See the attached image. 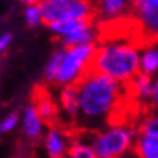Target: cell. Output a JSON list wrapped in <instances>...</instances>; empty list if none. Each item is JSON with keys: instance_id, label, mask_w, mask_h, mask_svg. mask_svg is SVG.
Instances as JSON below:
<instances>
[{"instance_id": "cell-20", "label": "cell", "mask_w": 158, "mask_h": 158, "mask_svg": "<svg viewBox=\"0 0 158 158\" xmlns=\"http://www.w3.org/2000/svg\"><path fill=\"white\" fill-rule=\"evenodd\" d=\"M141 132L151 135H158V109H155L152 115H149L141 125Z\"/></svg>"}, {"instance_id": "cell-4", "label": "cell", "mask_w": 158, "mask_h": 158, "mask_svg": "<svg viewBox=\"0 0 158 158\" xmlns=\"http://www.w3.org/2000/svg\"><path fill=\"white\" fill-rule=\"evenodd\" d=\"M96 45L97 44H80V45L65 47V52L55 78V84L60 87L76 84L89 70H91Z\"/></svg>"}, {"instance_id": "cell-17", "label": "cell", "mask_w": 158, "mask_h": 158, "mask_svg": "<svg viewBox=\"0 0 158 158\" xmlns=\"http://www.w3.org/2000/svg\"><path fill=\"white\" fill-rule=\"evenodd\" d=\"M68 157L71 158H96L94 149L91 147L90 138L89 139H74L68 148Z\"/></svg>"}, {"instance_id": "cell-23", "label": "cell", "mask_w": 158, "mask_h": 158, "mask_svg": "<svg viewBox=\"0 0 158 158\" xmlns=\"http://www.w3.org/2000/svg\"><path fill=\"white\" fill-rule=\"evenodd\" d=\"M23 5H41L44 0H20Z\"/></svg>"}, {"instance_id": "cell-5", "label": "cell", "mask_w": 158, "mask_h": 158, "mask_svg": "<svg viewBox=\"0 0 158 158\" xmlns=\"http://www.w3.org/2000/svg\"><path fill=\"white\" fill-rule=\"evenodd\" d=\"M49 32L61 42L62 47L80 44H97L100 31L93 19H70L47 25Z\"/></svg>"}, {"instance_id": "cell-2", "label": "cell", "mask_w": 158, "mask_h": 158, "mask_svg": "<svg viewBox=\"0 0 158 158\" xmlns=\"http://www.w3.org/2000/svg\"><path fill=\"white\" fill-rule=\"evenodd\" d=\"M139 51L126 39H106L96 45L91 68L128 84L139 73Z\"/></svg>"}, {"instance_id": "cell-19", "label": "cell", "mask_w": 158, "mask_h": 158, "mask_svg": "<svg viewBox=\"0 0 158 158\" xmlns=\"http://www.w3.org/2000/svg\"><path fill=\"white\" fill-rule=\"evenodd\" d=\"M20 123V115L16 112H12L9 115H6L3 119L0 120V136L7 135L13 132Z\"/></svg>"}, {"instance_id": "cell-21", "label": "cell", "mask_w": 158, "mask_h": 158, "mask_svg": "<svg viewBox=\"0 0 158 158\" xmlns=\"http://www.w3.org/2000/svg\"><path fill=\"white\" fill-rule=\"evenodd\" d=\"M13 41V35L10 32H5L0 35V54H3L5 51H7V48L10 47V44Z\"/></svg>"}, {"instance_id": "cell-3", "label": "cell", "mask_w": 158, "mask_h": 158, "mask_svg": "<svg viewBox=\"0 0 158 158\" xmlns=\"http://www.w3.org/2000/svg\"><path fill=\"white\" fill-rule=\"evenodd\" d=\"M136 131L123 123L106 126L90 135L96 158H120L134 149Z\"/></svg>"}, {"instance_id": "cell-11", "label": "cell", "mask_w": 158, "mask_h": 158, "mask_svg": "<svg viewBox=\"0 0 158 158\" xmlns=\"http://www.w3.org/2000/svg\"><path fill=\"white\" fill-rule=\"evenodd\" d=\"M60 110L67 120H77L78 118V105H77V90L76 84L62 86L58 96Z\"/></svg>"}, {"instance_id": "cell-18", "label": "cell", "mask_w": 158, "mask_h": 158, "mask_svg": "<svg viewBox=\"0 0 158 158\" xmlns=\"http://www.w3.org/2000/svg\"><path fill=\"white\" fill-rule=\"evenodd\" d=\"M23 19H25V23L28 25L29 28H38L39 25H42L44 19H42L41 6L39 5H25Z\"/></svg>"}, {"instance_id": "cell-8", "label": "cell", "mask_w": 158, "mask_h": 158, "mask_svg": "<svg viewBox=\"0 0 158 158\" xmlns=\"http://www.w3.org/2000/svg\"><path fill=\"white\" fill-rule=\"evenodd\" d=\"M44 139V151L49 158H62L68 154V148L71 139L65 131L58 128L57 125L49 126L42 136Z\"/></svg>"}, {"instance_id": "cell-13", "label": "cell", "mask_w": 158, "mask_h": 158, "mask_svg": "<svg viewBox=\"0 0 158 158\" xmlns=\"http://www.w3.org/2000/svg\"><path fill=\"white\" fill-rule=\"evenodd\" d=\"M132 151L139 158H158V135L139 132Z\"/></svg>"}, {"instance_id": "cell-1", "label": "cell", "mask_w": 158, "mask_h": 158, "mask_svg": "<svg viewBox=\"0 0 158 158\" xmlns=\"http://www.w3.org/2000/svg\"><path fill=\"white\" fill-rule=\"evenodd\" d=\"M78 118L87 126H100L119 107L125 96L126 84L103 74L97 70H89L76 83Z\"/></svg>"}, {"instance_id": "cell-12", "label": "cell", "mask_w": 158, "mask_h": 158, "mask_svg": "<svg viewBox=\"0 0 158 158\" xmlns=\"http://www.w3.org/2000/svg\"><path fill=\"white\" fill-rule=\"evenodd\" d=\"M126 86H128V89H129L131 93H132V96H134L136 100L149 102L151 100V96H152L154 77L139 71Z\"/></svg>"}, {"instance_id": "cell-7", "label": "cell", "mask_w": 158, "mask_h": 158, "mask_svg": "<svg viewBox=\"0 0 158 158\" xmlns=\"http://www.w3.org/2000/svg\"><path fill=\"white\" fill-rule=\"evenodd\" d=\"M132 12L145 34L158 38V0H132Z\"/></svg>"}, {"instance_id": "cell-16", "label": "cell", "mask_w": 158, "mask_h": 158, "mask_svg": "<svg viewBox=\"0 0 158 158\" xmlns=\"http://www.w3.org/2000/svg\"><path fill=\"white\" fill-rule=\"evenodd\" d=\"M35 106H36L38 113L41 115V118H42L47 123H52L54 120L58 118L60 106H58V103H55L52 99H49L48 96L39 97L38 100H36V103H35Z\"/></svg>"}, {"instance_id": "cell-15", "label": "cell", "mask_w": 158, "mask_h": 158, "mask_svg": "<svg viewBox=\"0 0 158 158\" xmlns=\"http://www.w3.org/2000/svg\"><path fill=\"white\" fill-rule=\"evenodd\" d=\"M64 52H65V47H62V45L58 47L57 49H54V52L49 55L48 61H47L45 67H44V80L48 84H55V78H57Z\"/></svg>"}, {"instance_id": "cell-22", "label": "cell", "mask_w": 158, "mask_h": 158, "mask_svg": "<svg viewBox=\"0 0 158 158\" xmlns=\"http://www.w3.org/2000/svg\"><path fill=\"white\" fill-rule=\"evenodd\" d=\"M149 103L154 106V109H158V74L154 77V89H152V96Z\"/></svg>"}, {"instance_id": "cell-9", "label": "cell", "mask_w": 158, "mask_h": 158, "mask_svg": "<svg viewBox=\"0 0 158 158\" xmlns=\"http://www.w3.org/2000/svg\"><path fill=\"white\" fill-rule=\"evenodd\" d=\"M20 128H22L23 136L29 141L36 142L39 139H42L44 134L47 131V122L38 113L35 103L28 105L23 109L22 115H20Z\"/></svg>"}, {"instance_id": "cell-10", "label": "cell", "mask_w": 158, "mask_h": 158, "mask_svg": "<svg viewBox=\"0 0 158 158\" xmlns=\"http://www.w3.org/2000/svg\"><path fill=\"white\" fill-rule=\"evenodd\" d=\"M132 10V0H99L97 15L105 22L125 18Z\"/></svg>"}, {"instance_id": "cell-14", "label": "cell", "mask_w": 158, "mask_h": 158, "mask_svg": "<svg viewBox=\"0 0 158 158\" xmlns=\"http://www.w3.org/2000/svg\"><path fill=\"white\" fill-rule=\"evenodd\" d=\"M139 71L155 77L158 74V44L145 45L139 51Z\"/></svg>"}, {"instance_id": "cell-6", "label": "cell", "mask_w": 158, "mask_h": 158, "mask_svg": "<svg viewBox=\"0 0 158 158\" xmlns=\"http://www.w3.org/2000/svg\"><path fill=\"white\" fill-rule=\"evenodd\" d=\"M39 6L45 25L70 19H93L96 13L91 0H44Z\"/></svg>"}]
</instances>
